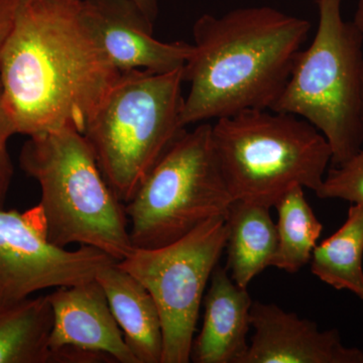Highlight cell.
<instances>
[{
  "label": "cell",
  "mask_w": 363,
  "mask_h": 363,
  "mask_svg": "<svg viewBox=\"0 0 363 363\" xmlns=\"http://www.w3.org/2000/svg\"><path fill=\"white\" fill-rule=\"evenodd\" d=\"M119 75L82 0L18 1L0 63L16 133H84Z\"/></svg>",
  "instance_id": "6da1fadb"
},
{
  "label": "cell",
  "mask_w": 363,
  "mask_h": 363,
  "mask_svg": "<svg viewBox=\"0 0 363 363\" xmlns=\"http://www.w3.org/2000/svg\"><path fill=\"white\" fill-rule=\"evenodd\" d=\"M311 23L271 6L203 14L183 67L190 86L182 123H207L248 109H272L292 73Z\"/></svg>",
  "instance_id": "7a4b0ae2"
},
{
  "label": "cell",
  "mask_w": 363,
  "mask_h": 363,
  "mask_svg": "<svg viewBox=\"0 0 363 363\" xmlns=\"http://www.w3.org/2000/svg\"><path fill=\"white\" fill-rule=\"evenodd\" d=\"M20 166L39 184L37 207L52 243L97 248L116 262L133 252L124 204L105 180L83 133L66 128L28 136Z\"/></svg>",
  "instance_id": "3957f363"
},
{
  "label": "cell",
  "mask_w": 363,
  "mask_h": 363,
  "mask_svg": "<svg viewBox=\"0 0 363 363\" xmlns=\"http://www.w3.org/2000/svg\"><path fill=\"white\" fill-rule=\"evenodd\" d=\"M212 142L234 201L269 208L296 185L317 193L332 160L329 143L312 124L272 109L217 119Z\"/></svg>",
  "instance_id": "277c9868"
},
{
  "label": "cell",
  "mask_w": 363,
  "mask_h": 363,
  "mask_svg": "<svg viewBox=\"0 0 363 363\" xmlns=\"http://www.w3.org/2000/svg\"><path fill=\"white\" fill-rule=\"evenodd\" d=\"M182 71L121 72L83 133L105 180L123 204L185 130Z\"/></svg>",
  "instance_id": "5b68a950"
},
{
  "label": "cell",
  "mask_w": 363,
  "mask_h": 363,
  "mask_svg": "<svg viewBox=\"0 0 363 363\" xmlns=\"http://www.w3.org/2000/svg\"><path fill=\"white\" fill-rule=\"evenodd\" d=\"M314 40L301 50L272 111L293 114L317 128L329 143L332 166L362 149L363 35L344 21L341 0H318Z\"/></svg>",
  "instance_id": "8992f818"
},
{
  "label": "cell",
  "mask_w": 363,
  "mask_h": 363,
  "mask_svg": "<svg viewBox=\"0 0 363 363\" xmlns=\"http://www.w3.org/2000/svg\"><path fill=\"white\" fill-rule=\"evenodd\" d=\"M234 200L212 142V124L184 130L124 204L133 247H161L213 217Z\"/></svg>",
  "instance_id": "52a82bcc"
},
{
  "label": "cell",
  "mask_w": 363,
  "mask_h": 363,
  "mask_svg": "<svg viewBox=\"0 0 363 363\" xmlns=\"http://www.w3.org/2000/svg\"><path fill=\"white\" fill-rule=\"evenodd\" d=\"M228 227L213 217L161 247H135L117 262L149 291L162 328L161 363H188L205 290L225 250Z\"/></svg>",
  "instance_id": "ba28073f"
},
{
  "label": "cell",
  "mask_w": 363,
  "mask_h": 363,
  "mask_svg": "<svg viewBox=\"0 0 363 363\" xmlns=\"http://www.w3.org/2000/svg\"><path fill=\"white\" fill-rule=\"evenodd\" d=\"M112 262L97 248L80 245L71 250L52 243L38 207L23 213L0 208V305L45 289L92 281Z\"/></svg>",
  "instance_id": "9c48e42d"
},
{
  "label": "cell",
  "mask_w": 363,
  "mask_h": 363,
  "mask_svg": "<svg viewBox=\"0 0 363 363\" xmlns=\"http://www.w3.org/2000/svg\"><path fill=\"white\" fill-rule=\"evenodd\" d=\"M47 297L54 315V362L138 363L96 279L57 288Z\"/></svg>",
  "instance_id": "30bf717a"
},
{
  "label": "cell",
  "mask_w": 363,
  "mask_h": 363,
  "mask_svg": "<svg viewBox=\"0 0 363 363\" xmlns=\"http://www.w3.org/2000/svg\"><path fill=\"white\" fill-rule=\"evenodd\" d=\"M91 25L117 70L167 73L183 68L192 44L155 39V23L133 0H82Z\"/></svg>",
  "instance_id": "8fae6325"
},
{
  "label": "cell",
  "mask_w": 363,
  "mask_h": 363,
  "mask_svg": "<svg viewBox=\"0 0 363 363\" xmlns=\"http://www.w3.org/2000/svg\"><path fill=\"white\" fill-rule=\"evenodd\" d=\"M255 333L241 363H363V351L344 345L336 329L286 312L276 304L253 302Z\"/></svg>",
  "instance_id": "7c38bea8"
},
{
  "label": "cell",
  "mask_w": 363,
  "mask_h": 363,
  "mask_svg": "<svg viewBox=\"0 0 363 363\" xmlns=\"http://www.w3.org/2000/svg\"><path fill=\"white\" fill-rule=\"evenodd\" d=\"M252 303L247 289L236 285L228 269L215 267L203 298L202 329L193 341L191 362L241 363L250 346Z\"/></svg>",
  "instance_id": "4fadbf2b"
},
{
  "label": "cell",
  "mask_w": 363,
  "mask_h": 363,
  "mask_svg": "<svg viewBox=\"0 0 363 363\" xmlns=\"http://www.w3.org/2000/svg\"><path fill=\"white\" fill-rule=\"evenodd\" d=\"M96 281L138 363H161L162 320L149 291L117 262L100 269Z\"/></svg>",
  "instance_id": "5bb4252c"
},
{
  "label": "cell",
  "mask_w": 363,
  "mask_h": 363,
  "mask_svg": "<svg viewBox=\"0 0 363 363\" xmlns=\"http://www.w3.org/2000/svg\"><path fill=\"white\" fill-rule=\"evenodd\" d=\"M226 221L227 269L236 285L247 289L257 274L272 267L278 248L277 225L269 207L243 201H233Z\"/></svg>",
  "instance_id": "9a60e30c"
},
{
  "label": "cell",
  "mask_w": 363,
  "mask_h": 363,
  "mask_svg": "<svg viewBox=\"0 0 363 363\" xmlns=\"http://www.w3.org/2000/svg\"><path fill=\"white\" fill-rule=\"evenodd\" d=\"M54 323L47 296L0 305V363H51Z\"/></svg>",
  "instance_id": "2e32d148"
},
{
  "label": "cell",
  "mask_w": 363,
  "mask_h": 363,
  "mask_svg": "<svg viewBox=\"0 0 363 363\" xmlns=\"http://www.w3.org/2000/svg\"><path fill=\"white\" fill-rule=\"evenodd\" d=\"M362 259L363 207L352 204L343 225L313 250L311 272L332 288L350 291L363 301Z\"/></svg>",
  "instance_id": "e0dca14e"
},
{
  "label": "cell",
  "mask_w": 363,
  "mask_h": 363,
  "mask_svg": "<svg viewBox=\"0 0 363 363\" xmlns=\"http://www.w3.org/2000/svg\"><path fill=\"white\" fill-rule=\"evenodd\" d=\"M274 207L279 215L278 248L272 267L295 274L311 260L323 225L306 200L302 186L286 191Z\"/></svg>",
  "instance_id": "ac0fdd59"
},
{
  "label": "cell",
  "mask_w": 363,
  "mask_h": 363,
  "mask_svg": "<svg viewBox=\"0 0 363 363\" xmlns=\"http://www.w3.org/2000/svg\"><path fill=\"white\" fill-rule=\"evenodd\" d=\"M321 199H341L363 207V149L348 161L333 166L316 193Z\"/></svg>",
  "instance_id": "d6986e66"
},
{
  "label": "cell",
  "mask_w": 363,
  "mask_h": 363,
  "mask_svg": "<svg viewBox=\"0 0 363 363\" xmlns=\"http://www.w3.org/2000/svg\"><path fill=\"white\" fill-rule=\"evenodd\" d=\"M14 135L18 133L4 104L0 85V208H4L6 205L13 177V164L9 152V142Z\"/></svg>",
  "instance_id": "ffe728a7"
},
{
  "label": "cell",
  "mask_w": 363,
  "mask_h": 363,
  "mask_svg": "<svg viewBox=\"0 0 363 363\" xmlns=\"http://www.w3.org/2000/svg\"><path fill=\"white\" fill-rule=\"evenodd\" d=\"M18 1L20 0H0V63L2 52L13 28Z\"/></svg>",
  "instance_id": "44dd1931"
},
{
  "label": "cell",
  "mask_w": 363,
  "mask_h": 363,
  "mask_svg": "<svg viewBox=\"0 0 363 363\" xmlns=\"http://www.w3.org/2000/svg\"><path fill=\"white\" fill-rule=\"evenodd\" d=\"M143 9V13L149 16L150 20L156 21L159 13V1L157 0H133Z\"/></svg>",
  "instance_id": "7402d4cb"
},
{
  "label": "cell",
  "mask_w": 363,
  "mask_h": 363,
  "mask_svg": "<svg viewBox=\"0 0 363 363\" xmlns=\"http://www.w3.org/2000/svg\"><path fill=\"white\" fill-rule=\"evenodd\" d=\"M352 21L363 35V0H357V9H355Z\"/></svg>",
  "instance_id": "603a6c76"
},
{
  "label": "cell",
  "mask_w": 363,
  "mask_h": 363,
  "mask_svg": "<svg viewBox=\"0 0 363 363\" xmlns=\"http://www.w3.org/2000/svg\"><path fill=\"white\" fill-rule=\"evenodd\" d=\"M362 121H363V83H362Z\"/></svg>",
  "instance_id": "cb8c5ba5"
}]
</instances>
